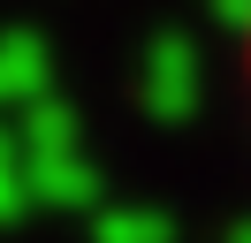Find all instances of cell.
Masks as SVG:
<instances>
[{"label":"cell","mask_w":251,"mask_h":243,"mask_svg":"<svg viewBox=\"0 0 251 243\" xmlns=\"http://www.w3.org/2000/svg\"><path fill=\"white\" fill-rule=\"evenodd\" d=\"M244 84H251V15H244Z\"/></svg>","instance_id":"1"}]
</instances>
